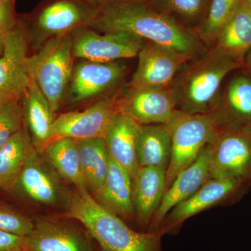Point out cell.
I'll return each mask as SVG.
<instances>
[{
    "label": "cell",
    "instance_id": "16",
    "mask_svg": "<svg viewBox=\"0 0 251 251\" xmlns=\"http://www.w3.org/2000/svg\"><path fill=\"white\" fill-rule=\"evenodd\" d=\"M212 155L211 143L202 150L192 164L183 170L166 190L155 213L148 232H156L167 214L178 204L186 201L210 179L209 168Z\"/></svg>",
    "mask_w": 251,
    "mask_h": 251
},
{
    "label": "cell",
    "instance_id": "23",
    "mask_svg": "<svg viewBox=\"0 0 251 251\" xmlns=\"http://www.w3.org/2000/svg\"><path fill=\"white\" fill-rule=\"evenodd\" d=\"M36 149L23 125L0 148V189L14 188L25 165Z\"/></svg>",
    "mask_w": 251,
    "mask_h": 251
},
{
    "label": "cell",
    "instance_id": "1",
    "mask_svg": "<svg viewBox=\"0 0 251 251\" xmlns=\"http://www.w3.org/2000/svg\"><path fill=\"white\" fill-rule=\"evenodd\" d=\"M87 27L100 33H130L191 59L208 49L194 31L155 9L148 0H117L105 5L97 9Z\"/></svg>",
    "mask_w": 251,
    "mask_h": 251
},
{
    "label": "cell",
    "instance_id": "7",
    "mask_svg": "<svg viewBox=\"0 0 251 251\" xmlns=\"http://www.w3.org/2000/svg\"><path fill=\"white\" fill-rule=\"evenodd\" d=\"M97 9L80 0H44L29 18V35L43 42L88 26Z\"/></svg>",
    "mask_w": 251,
    "mask_h": 251
},
{
    "label": "cell",
    "instance_id": "12",
    "mask_svg": "<svg viewBox=\"0 0 251 251\" xmlns=\"http://www.w3.org/2000/svg\"><path fill=\"white\" fill-rule=\"evenodd\" d=\"M138 57V66L128 87H171L178 73L191 59L166 46L148 41Z\"/></svg>",
    "mask_w": 251,
    "mask_h": 251
},
{
    "label": "cell",
    "instance_id": "22",
    "mask_svg": "<svg viewBox=\"0 0 251 251\" xmlns=\"http://www.w3.org/2000/svg\"><path fill=\"white\" fill-rule=\"evenodd\" d=\"M86 188L100 201L108 171L109 153L104 138L77 140Z\"/></svg>",
    "mask_w": 251,
    "mask_h": 251
},
{
    "label": "cell",
    "instance_id": "24",
    "mask_svg": "<svg viewBox=\"0 0 251 251\" xmlns=\"http://www.w3.org/2000/svg\"><path fill=\"white\" fill-rule=\"evenodd\" d=\"M211 47L244 66L251 49V14L242 2L220 30Z\"/></svg>",
    "mask_w": 251,
    "mask_h": 251
},
{
    "label": "cell",
    "instance_id": "9",
    "mask_svg": "<svg viewBox=\"0 0 251 251\" xmlns=\"http://www.w3.org/2000/svg\"><path fill=\"white\" fill-rule=\"evenodd\" d=\"M210 143V179L251 181V130L219 127Z\"/></svg>",
    "mask_w": 251,
    "mask_h": 251
},
{
    "label": "cell",
    "instance_id": "31",
    "mask_svg": "<svg viewBox=\"0 0 251 251\" xmlns=\"http://www.w3.org/2000/svg\"><path fill=\"white\" fill-rule=\"evenodd\" d=\"M34 227V224L27 216L8 206L0 205V230L27 237Z\"/></svg>",
    "mask_w": 251,
    "mask_h": 251
},
{
    "label": "cell",
    "instance_id": "6",
    "mask_svg": "<svg viewBox=\"0 0 251 251\" xmlns=\"http://www.w3.org/2000/svg\"><path fill=\"white\" fill-rule=\"evenodd\" d=\"M251 188V181L211 178L193 196L175 206L156 232L161 235L179 231L185 221L213 206L229 205L240 201Z\"/></svg>",
    "mask_w": 251,
    "mask_h": 251
},
{
    "label": "cell",
    "instance_id": "34",
    "mask_svg": "<svg viewBox=\"0 0 251 251\" xmlns=\"http://www.w3.org/2000/svg\"><path fill=\"white\" fill-rule=\"evenodd\" d=\"M80 1L88 6L95 8V9H99V8L103 7L105 5L110 4L117 0H80Z\"/></svg>",
    "mask_w": 251,
    "mask_h": 251
},
{
    "label": "cell",
    "instance_id": "10",
    "mask_svg": "<svg viewBox=\"0 0 251 251\" xmlns=\"http://www.w3.org/2000/svg\"><path fill=\"white\" fill-rule=\"evenodd\" d=\"M122 92V89H118L82 111L61 114L52 123V141L63 138L76 140L104 138L109 124L120 112L119 100Z\"/></svg>",
    "mask_w": 251,
    "mask_h": 251
},
{
    "label": "cell",
    "instance_id": "32",
    "mask_svg": "<svg viewBox=\"0 0 251 251\" xmlns=\"http://www.w3.org/2000/svg\"><path fill=\"white\" fill-rule=\"evenodd\" d=\"M16 0H0V34H6L14 29L21 20L15 10Z\"/></svg>",
    "mask_w": 251,
    "mask_h": 251
},
{
    "label": "cell",
    "instance_id": "28",
    "mask_svg": "<svg viewBox=\"0 0 251 251\" xmlns=\"http://www.w3.org/2000/svg\"><path fill=\"white\" fill-rule=\"evenodd\" d=\"M155 9L196 32L204 21L210 0H148Z\"/></svg>",
    "mask_w": 251,
    "mask_h": 251
},
{
    "label": "cell",
    "instance_id": "15",
    "mask_svg": "<svg viewBox=\"0 0 251 251\" xmlns=\"http://www.w3.org/2000/svg\"><path fill=\"white\" fill-rule=\"evenodd\" d=\"M57 173L45 157L36 151L25 165L16 186L27 197L41 204L68 203L71 196H67Z\"/></svg>",
    "mask_w": 251,
    "mask_h": 251
},
{
    "label": "cell",
    "instance_id": "18",
    "mask_svg": "<svg viewBox=\"0 0 251 251\" xmlns=\"http://www.w3.org/2000/svg\"><path fill=\"white\" fill-rule=\"evenodd\" d=\"M140 125L133 119L119 112L109 124L105 135L109 155L133 177L139 168L137 144Z\"/></svg>",
    "mask_w": 251,
    "mask_h": 251
},
{
    "label": "cell",
    "instance_id": "19",
    "mask_svg": "<svg viewBox=\"0 0 251 251\" xmlns=\"http://www.w3.org/2000/svg\"><path fill=\"white\" fill-rule=\"evenodd\" d=\"M166 169L139 167L132 178V197L137 218L150 226L166 191Z\"/></svg>",
    "mask_w": 251,
    "mask_h": 251
},
{
    "label": "cell",
    "instance_id": "5",
    "mask_svg": "<svg viewBox=\"0 0 251 251\" xmlns=\"http://www.w3.org/2000/svg\"><path fill=\"white\" fill-rule=\"evenodd\" d=\"M166 125L171 131L172 154L166 171V191L175 178L197 159L219 128L214 110L188 114L177 110Z\"/></svg>",
    "mask_w": 251,
    "mask_h": 251
},
{
    "label": "cell",
    "instance_id": "30",
    "mask_svg": "<svg viewBox=\"0 0 251 251\" xmlns=\"http://www.w3.org/2000/svg\"><path fill=\"white\" fill-rule=\"evenodd\" d=\"M20 99L11 100L0 108V148L23 126L24 111Z\"/></svg>",
    "mask_w": 251,
    "mask_h": 251
},
{
    "label": "cell",
    "instance_id": "8",
    "mask_svg": "<svg viewBox=\"0 0 251 251\" xmlns=\"http://www.w3.org/2000/svg\"><path fill=\"white\" fill-rule=\"evenodd\" d=\"M75 58L111 62L137 57L145 41L125 31L100 33L83 26L71 32Z\"/></svg>",
    "mask_w": 251,
    "mask_h": 251
},
{
    "label": "cell",
    "instance_id": "36",
    "mask_svg": "<svg viewBox=\"0 0 251 251\" xmlns=\"http://www.w3.org/2000/svg\"><path fill=\"white\" fill-rule=\"evenodd\" d=\"M243 68L245 69L246 73L251 75V49L249 51L244 61Z\"/></svg>",
    "mask_w": 251,
    "mask_h": 251
},
{
    "label": "cell",
    "instance_id": "35",
    "mask_svg": "<svg viewBox=\"0 0 251 251\" xmlns=\"http://www.w3.org/2000/svg\"><path fill=\"white\" fill-rule=\"evenodd\" d=\"M16 99H21L20 97H16L13 94L6 93V92H0V108L7 103L11 100Z\"/></svg>",
    "mask_w": 251,
    "mask_h": 251
},
{
    "label": "cell",
    "instance_id": "4",
    "mask_svg": "<svg viewBox=\"0 0 251 251\" xmlns=\"http://www.w3.org/2000/svg\"><path fill=\"white\" fill-rule=\"evenodd\" d=\"M71 33L46 41L40 50L28 56L26 70L49 100L52 113L66 101L74 60Z\"/></svg>",
    "mask_w": 251,
    "mask_h": 251
},
{
    "label": "cell",
    "instance_id": "40",
    "mask_svg": "<svg viewBox=\"0 0 251 251\" xmlns=\"http://www.w3.org/2000/svg\"><path fill=\"white\" fill-rule=\"evenodd\" d=\"M249 75H250V74H249Z\"/></svg>",
    "mask_w": 251,
    "mask_h": 251
},
{
    "label": "cell",
    "instance_id": "3",
    "mask_svg": "<svg viewBox=\"0 0 251 251\" xmlns=\"http://www.w3.org/2000/svg\"><path fill=\"white\" fill-rule=\"evenodd\" d=\"M67 216L80 221L105 251H162L161 235L133 230L87 188H77L73 193Z\"/></svg>",
    "mask_w": 251,
    "mask_h": 251
},
{
    "label": "cell",
    "instance_id": "27",
    "mask_svg": "<svg viewBox=\"0 0 251 251\" xmlns=\"http://www.w3.org/2000/svg\"><path fill=\"white\" fill-rule=\"evenodd\" d=\"M41 153L63 178L76 188H86L76 140L63 138L52 140Z\"/></svg>",
    "mask_w": 251,
    "mask_h": 251
},
{
    "label": "cell",
    "instance_id": "11",
    "mask_svg": "<svg viewBox=\"0 0 251 251\" xmlns=\"http://www.w3.org/2000/svg\"><path fill=\"white\" fill-rule=\"evenodd\" d=\"M126 71V65L120 61L79 62L74 67L66 102L69 105H77L113 93Z\"/></svg>",
    "mask_w": 251,
    "mask_h": 251
},
{
    "label": "cell",
    "instance_id": "17",
    "mask_svg": "<svg viewBox=\"0 0 251 251\" xmlns=\"http://www.w3.org/2000/svg\"><path fill=\"white\" fill-rule=\"evenodd\" d=\"M213 110L219 127L251 130V75L244 73L232 77Z\"/></svg>",
    "mask_w": 251,
    "mask_h": 251
},
{
    "label": "cell",
    "instance_id": "2",
    "mask_svg": "<svg viewBox=\"0 0 251 251\" xmlns=\"http://www.w3.org/2000/svg\"><path fill=\"white\" fill-rule=\"evenodd\" d=\"M243 68L214 47L184 64L171 86L176 109L188 114H203L216 108L224 79L229 73Z\"/></svg>",
    "mask_w": 251,
    "mask_h": 251
},
{
    "label": "cell",
    "instance_id": "39",
    "mask_svg": "<svg viewBox=\"0 0 251 251\" xmlns=\"http://www.w3.org/2000/svg\"><path fill=\"white\" fill-rule=\"evenodd\" d=\"M23 251H31L29 250V249H25V250H24Z\"/></svg>",
    "mask_w": 251,
    "mask_h": 251
},
{
    "label": "cell",
    "instance_id": "20",
    "mask_svg": "<svg viewBox=\"0 0 251 251\" xmlns=\"http://www.w3.org/2000/svg\"><path fill=\"white\" fill-rule=\"evenodd\" d=\"M21 99L25 120L30 130L33 144L36 150L41 152L52 141L51 130L54 115L49 100L31 77Z\"/></svg>",
    "mask_w": 251,
    "mask_h": 251
},
{
    "label": "cell",
    "instance_id": "13",
    "mask_svg": "<svg viewBox=\"0 0 251 251\" xmlns=\"http://www.w3.org/2000/svg\"><path fill=\"white\" fill-rule=\"evenodd\" d=\"M119 104L120 112L140 125L167 124L177 110L171 87H128L122 90Z\"/></svg>",
    "mask_w": 251,
    "mask_h": 251
},
{
    "label": "cell",
    "instance_id": "25",
    "mask_svg": "<svg viewBox=\"0 0 251 251\" xmlns=\"http://www.w3.org/2000/svg\"><path fill=\"white\" fill-rule=\"evenodd\" d=\"M171 154V134L166 124L140 125L137 144L139 167H156L167 171Z\"/></svg>",
    "mask_w": 251,
    "mask_h": 251
},
{
    "label": "cell",
    "instance_id": "33",
    "mask_svg": "<svg viewBox=\"0 0 251 251\" xmlns=\"http://www.w3.org/2000/svg\"><path fill=\"white\" fill-rule=\"evenodd\" d=\"M27 249V237L0 230V251H23Z\"/></svg>",
    "mask_w": 251,
    "mask_h": 251
},
{
    "label": "cell",
    "instance_id": "26",
    "mask_svg": "<svg viewBox=\"0 0 251 251\" xmlns=\"http://www.w3.org/2000/svg\"><path fill=\"white\" fill-rule=\"evenodd\" d=\"M99 202L114 214L122 217H129L135 211L132 197L131 177L110 155L108 175Z\"/></svg>",
    "mask_w": 251,
    "mask_h": 251
},
{
    "label": "cell",
    "instance_id": "38",
    "mask_svg": "<svg viewBox=\"0 0 251 251\" xmlns=\"http://www.w3.org/2000/svg\"><path fill=\"white\" fill-rule=\"evenodd\" d=\"M4 35H3V34H0V56H1L3 52H4Z\"/></svg>",
    "mask_w": 251,
    "mask_h": 251
},
{
    "label": "cell",
    "instance_id": "29",
    "mask_svg": "<svg viewBox=\"0 0 251 251\" xmlns=\"http://www.w3.org/2000/svg\"><path fill=\"white\" fill-rule=\"evenodd\" d=\"M241 2L242 0H210L206 17L196 30V34L206 47L213 46L220 30Z\"/></svg>",
    "mask_w": 251,
    "mask_h": 251
},
{
    "label": "cell",
    "instance_id": "21",
    "mask_svg": "<svg viewBox=\"0 0 251 251\" xmlns=\"http://www.w3.org/2000/svg\"><path fill=\"white\" fill-rule=\"evenodd\" d=\"M27 237V249L31 251H89L76 230L59 223L39 221Z\"/></svg>",
    "mask_w": 251,
    "mask_h": 251
},
{
    "label": "cell",
    "instance_id": "14",
    "mask_svg": "<svg viewBox=\"0 0 251 251\" xmlns=\"http://www.w3.org/2000/svg\"><path fill=\"white\" fill-rule=\"evenodd\" d=\"M27 26L23 21L4 36V52L0 56V92L21 98L30 83L26 70L27 58Z\"/></svg>",
    "mask_w": 251,
    "mask_h": 251
},
{
    "label": "cell",
    "instance_id": "37",
    "mask_svg": "<svg viewBox=\"0 0 251 251\" xmlns=\"http://www.w3.org/2000/svg\"><path fill=\"white\" fill-rule=\"evenodd\" d=\"M242 3L251 14V0H242Z\"/></svg>",
    "mask_w": 251,
    "mask_h": 251
}]
</instances>
